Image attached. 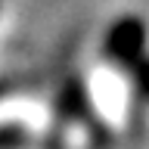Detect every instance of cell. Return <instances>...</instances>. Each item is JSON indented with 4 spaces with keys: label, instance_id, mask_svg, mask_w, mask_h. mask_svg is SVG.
Segmentation results:
<instances>
[{
    "label": "cell",
    "instance_id": "2",
    "mask_svg": "<svg viewBox=\"0 0 149 149\" xmlns=\"http://www.w3.org/2000/svg\"><path fill=\"white\" fill-rule=\"evenodd\" d=\"M127 72H130V78H134V84H137V90L149 100V56L146 53L137 56V59L127 65Z\"/></svg>",
    "mask_w": 149,
    "mask_h": 149
},
{
    "label": "cell",
    "instance_id": "1",
    "mask_svg": "<svg viewBox=\"0 0 149 149\" xmlns=\"http://www.w3.org/2000/svg\"><path fill=\"white\" fill-rule=\"evenodd\" d=\"M102 53L106 59L121 68H127L137 56L146 53V25L137 16H121L112 22V28L102 37Z\"/></svg>",
    "mask_w": 149,
    "mask_h": 149
}]
</instances>
